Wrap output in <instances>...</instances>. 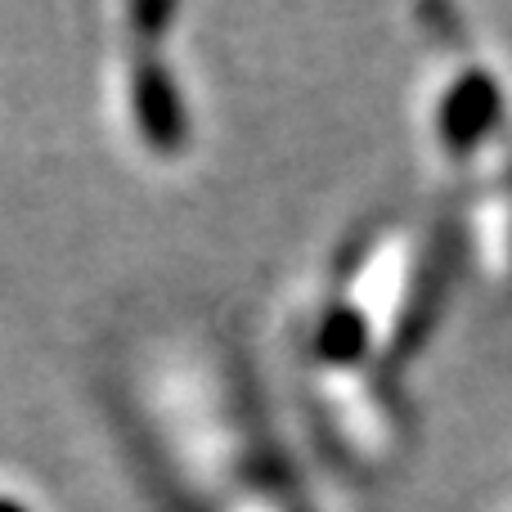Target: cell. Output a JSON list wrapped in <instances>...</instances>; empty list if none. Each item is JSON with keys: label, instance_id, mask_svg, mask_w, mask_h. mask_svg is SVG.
I'll return each mask as SVG.
<instances>
[{"label": "cell", "instance_id": "cell-1", "mask_svg": "<svg viewBox=\"0 0 512 512\" xmlns=\"http://www.w3.org/2000/svg\"><path fill=\"white\" fill-rule=\"evenodd\" d=\"M135 113H140V126L153 149H162V153L180 149V140H185V113H180V95L162 63H140V72H135Z\"/></svg>", "mask_w": 512, "mask_h": 512}, {"label": "cell", "instance_id": "cell-2", "mask_svg": "<svg viewBox=\"0 0 512 512\" xmlns=\"http://www.w3.org/2000/svg\"><path fill=\"white\" fill-rule=\"evenodd\" d=\"M0 512H23L18 504H9V499H0Z\"/></svg>", "mask_w": 512, "mask_h": 512}]
</instances>
